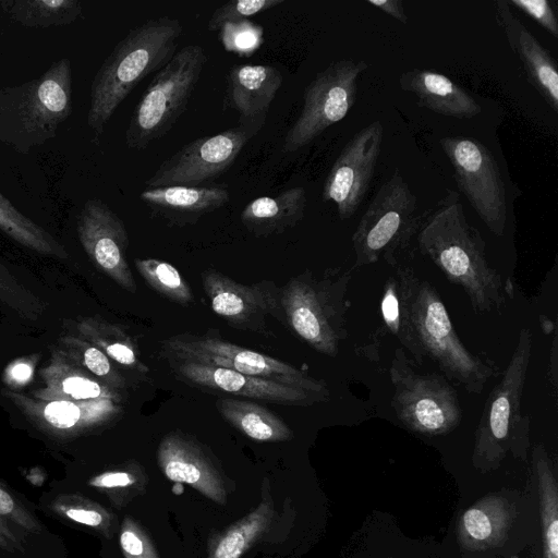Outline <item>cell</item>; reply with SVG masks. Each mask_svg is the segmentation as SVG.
<instances>
[{
    "instance_id": "cell-16",
    "label": "cell",
    "mask_w": 558,
    "mask_h": 558,
    "mask_svg": "<svg viewBox=\"0 0 558 558\" xmlns=\"http://www.w3.org/2000/svg\"><path fill=\"white\" fill-rule=\"evenodd\" d=\"M177 378L192 387L282 405L311 407L327 401L314 392L239 372L192 362H170Z\"/></svg>"
},
{
    "instance_id": "cell-38",
    "label": "cell",
    "mask_w": 558,
    "mask_h": 558,
    "mask_svg": "<svg viewBox=\"0 0 558 558\" xmlns=\"http://www.w3.org/2000/svg\"><path fill=\"white\" fill-rule=\"evenodd\" d=\"M63 390L75 399H93L102 395L99 384L82 377L66 378L63 381Z\"/></svg>"
},
{
    "instance_id": "cell-40",
    "label": "cell",
    "mask_w": 558,
    "mask_h": 558,
    "mask_svg": "<svg viewBox=\"0 0 558 558\" xmlns=\"http://www.w3.org/2000/svg\"><path fill=\"white\" fill-rule=\"evenodd\" d=\"M84 363L97 376L106 377L112 373L107 355L97 348L92 347L84 352Z\"/></svg>"
},
{
    "instance_id": "cell-2",
    "label": "cell",
    "mask_w": 558,
    "mask_h": 558,
    "mask_svg": "<svg viewBox=\"0 0 558 558\" xmlns=\"http://www.w3.org/2000/svg\"><path fill=\"white\" fill-rule=\"evenodd\" d=\"M416 233L421 253L463 289L475 313L502 306L501 275L486 256L482 234L468 222L457 192L447 189Z\"/></svg>"
},
{
    "instance_id": "cell-8",
    "label": "cell",
    "mask_w": 558,
    "mask_h": 558,
    "mask_svg": "<svg viewBox=\"0 0 558 558\" xmlns=\"http://www.w3.org/2000/svg\"><path fill=\"white\" fill-rule=\"evenodd\" d=\"M389 376L391 408L405 427L424 435H442L460 424L462 409L456 389L439 374L417 372L403 348L395 350Z\"/></svg>"
},
{
    "instance_id": "cell-19",
    "label": "cell",
    "mask_w": 558,
    "mask_h": 558,
    "mask_svg": "<svg viewBox=\"0 0 558 558\" xmlns=\"http://www.w3.org/2000/svg\"><path fill=\"white\" fill-rule=\"evenodd\" d=\"M496 21L504 31L513 53L520 59L531 85L555 112L558 111V69L551 53L511 12L507 1L498 0Z\"/></svg>"
},
{
    "instance_id": "cell-32",
    "label": "cell",
    "mask_w": 558,
    "mask_h": 558,
    "mask_svg": "<svg viewBox=\"0 0 558 558\" xmlns=\"http://www.w3.org/2000/svg\"><path fill=\"white\" fill-rule=\"evenodd\" d=\"M508 4L518 8L539 24L554 37H558L557 2L548 0H509Z\"/></svg>"
},
{
    "instance_id": "cell-21",
    "label": "cell",
    "mask_w": 558,
    "mask_h": 558,
    "mask_svg": "<svg viewBox=\"0 0 558 558\" xmlns=\"http://www.w3.org/2000/svg\"><path fill=\"white\" fill-rule=\"evenodd\" d=\"M140 198L154 214L185 223L223 207L230 195L223 185H172L145 189Z\"/></svg>"
},
{
    "instance_id": "cell-22",
    "label": "cell",
    "mask_w": 558,
    "mask_h": 558,
    "mask_svg": "<svg viewBox=\"0 0 558 558\" xmlns=\"http://www.w3.org/2000/svg\"><path fill=\"white\" fill-rule=\"evenodd\" d=\"M399 85L416 98L420 107L437 114L471 119L482 112L481 106L462 86L435 71H407L400 75Z\"/></svg>"
},
{
    "instance_id": "cell-36",
    "label": "cell",
    "mask_w": 558,
    "mask_h": 558,
    "mask_svg": "<svg viewBox=\"0 0 558 558\" xmlns=\"http://www.w3.org/2000/svg\"><path fill=\"white\" fill-rule=\"evenodd\" d=\"M46 420L58 428H69L80 418L78 408L68 401H54L45 408Z\"/></svg>"
},
{
    "instance_id": "cell-24",
    "label": "cell",
    "mask_w": 558,
    "mask_h": 558,
    "mask_svg": "<svg viewBox=\"0 0 558 558\" xmlns=\"http://www.w3.org/2000/svg\"><path fill=\"white\" fill-rule=\"evenodd\" d=\"M216 408L234 428L256 441H284L293 437L291 428L274 412L252 401L219 398Z\"/></svg>"
},
{
    "instance_id": "cell-28",
    "label": "cell",
    "mask_w": 558,
    "mask_h": 558,
    "mask_svg": "<svg viewBox=\"0 0 558 558\" xmlns=\"http://www.w3.org/2000/svg\"><path fill=\"white\" fill-rule=\"evenodd\" d=\"M0 229L16 241L38 251L52 252L57 248V243L53 239L45 230L22 215L1 193Z\"/></svg>"
},
{
    "instance_id": "cell-4",
    "label": "cell",
    "mask_w": 558,
    "mask_h": 558,
    "mask_svg": "<svg viewBox=\"0 0 558 558\" xmlns=\"http://www.w3.org/2000/svg\"><path fill=\"white\" fill-rule=\"evenodd\" d=\"M72 112V70L66 58L39 77L0 88V142L28 154L54 138Z\"/></svg>"
},
{
    "instance_id": "cell-5",
    "label": "cell",
    "mask_w": 558,
    "mask_h": 558,
    "mask_svg": "<svg viewBox=\"0 0 558 558\" xmlns=\"http://www.w3.org/2000/svg\"><path fill=\"white\" fill-rule=\"evenodd\" d=\"M353 269H327L322 276L307 269L280 289L286 325L307 345L327 356H337L348 337L345 296Z\"/></svg>"
},
{
    "instance_id": "cell-35",
    "label": "cell",
    "mask_w": 558,
    "mask_h": 558,
    "mask_svg": "<svg viewBox=\"0 0 558 558\" xmlns=\"http://www.w3.org/2000/svg\"><path fill=\"white\" fill-rule=\"evenodd\" d=\"M381 317L385 327L398 339L400 332V298L399 283L395 276L386 280L380 302Z\"/></svg>"
},
{
    "instance_id": "cell-43",
    "label": "cell",
    "mask_w": 558,
    "mask_h": 558,
    "mask_svg": "<svg viewBox=\"0 0 558 558\" xmlns=\"http://www.w3.org/2000/svg\"><path fill=\"white\" fill-rule=\"evenodd\" d=\"M557 335H554L549 355V381L554 390H557Z\"/></svg>"
},
{
    "instance_id": "cell-7",
    "label": "cell",
    "mask_w": 558,
    "mask_h": 558,
    "mask_svg": "<svg viewBox=\"0 0 558 558\" xmlns=\"http://www.w3.org/2000/svg\"><path fill=\"white\" fill-rule=\"evenodd\" d=\"M416 197L398 169L385 181L352 235L355 263L363 267L384 259L397 267V255L417 232Z\"/></svg>"
},
{
    "instance_id": "cell-10",
    "label": "cell",
    "mask_w": 558,
    "mask_h": 558,
    "mask_svg": "<svg viewBox=\"0 0 558 558\" xmlns=\"http://www.w3.org/2000/svg\"><path fill=\"white\" fill-rule=\"evenodd\" d=\"M367 66L363 60L344 58L316 74L305 87L303 108L284 137L286 153L308 145L349 113L356 101L359 78Z\"/></svg>"
},
{
    "instance_id": "cell-6",
    "label": "cell",
    "mask_w": 558,
    "mask_h": 558,
    "mask_svg": "<svg viewBox=\"0 0 558 558\" xmlns=\"http://www.w3.org/2000/svg\"><path fill=\"white\" fill-rule=\"evenodd\" d=\"M207 54L190 44L155 73L135 106L125 131L128 148L143 150L165 136L187 108Z\"/></svg>"
},
{
    "instance_id": "cell-33",
    "label": "cell",
    "mask_w": 558,
    "mask_h": 558,
    "mask_svg": "<svg viewBox=\"0 0 558 558\" xmlns=\"http://www.w3.org/2000/svg\"><path fill=\"white\" fill-rule=\"evenodd\" d=\"M120 545L125 558H158L146 534L129 519L124 520Z\"/></svg>"
},
{
    "instance_id": "cell-34",
    "label": "cell",
    "mask_w": 558,
    "mask_h": 558,
    "mask_svg": "<svg viewBox=\"0 0 558 558\" xmlns=\"http://www.w3.org/2000/svg\"><path fill=\"white\" fill-rule=\"evenodd\" d=\"M0 518L9 520L31 533H39L41 531V525L37 519L1 485Z\"/></svg>"
},
{
    "instance_id": "cell-15",
    "label": "cell",
    "mask_w": 558,
    "mask_h": 558,
    "mask_svg": "<svg viewBox=\"0 0 558 558\" xmlns=\"http://www.w3.org/2000/svg\"><path fill=\"white\" fill-rule=\"evenodd\" d=\"M384 140L376 120L359 130L331 166L323 189L324 202H332L341 220L351 218L368 193Z\"/></svg>"
},
{
    "instance_id": "cell-31",
    "label": "cell",
    "mask_w": 558,
    "mask_h": 558,
    "mask_svg": "<svg viewBox=\"0 0 558 558\" xmlns=\"http://www.w3.org/2000/svg\"><path fill=\"white\" fill-rule=\"evenodd\" d=\"M537 469L542 473L545 483L542 481L544 490V522H545V538H546V557L545 558H558V520H557V500L556 492L551 489L550 483L553 476H550V470L548 469L547 460L543 456V449L537 450Z\"/></svg>"
},
{
    "instance_id": "cell-12",
    "label": "cell",
    "mask_w": 558,
    "mask_h": 558,
    "mask_svg": "<svg viewBox=\"0 0 558 558\" xmlns=\"http://www.w3.org/2000/svg\"><path fill=\"white\" fill-rule=\"evenodd\" d=\"M532 349V333L522 328L508 365L484 404L476 433L480 453L499 454L511 439L526 435L529 416L521 413V401Z\"/></svg>"
},
{
    "instance_id": "cell-11",
    "label": "cell",
    "mask_w": 558,
    "mask_h": 558,
    "mask_svg": "<svg viewBox=\"0 0 558 558\" xmlns=\"http://www.w3.org/2000/svg\"><path fill=\"white\" fill-rule=\"evenodd\" d=\"M440 145L458 189L493 234L501 236L507 222V194L495 156L474 137L445 136Z\"/></svg>"
},
{
    "instance_id": "cell-44",
    "label": "cell",
    "mask_w": 558,
    "mask_h": 558,
    "mask_svg": "<svg viewBox=\"0 0 558 558\" xmlns=\"http://www.w3.org/2000/svg\"><path fill=\"white\" fill-rule=\"evenodd\" d=\"M32 374L31 367L26 364H17L12 369V376L19 381H25Z\"/></svg>"
},
{
    "instance_id": "cell-27",
    "label": "cell",
    "mask_w": 558,
    "mask_h": 558,
    "mask_svg": "<svg viewBox=\"0 0 558 558\" xmlns=\"http://www.w3.org/2000/svg\"><path fill=\"white\" fill-rule=\"evenodd\" d=\"M271 510L263 504L240 523L229 530L218 542L210 558H240L269 523Z\"/></svg>"
},
{
    "instance_id": "cell-23",
    "label": "cell",
    "mask_w": 558,
    "mask_h": 558,
    "mask_svg": "<svg viewBox=\"0 0 558 558\" xmlns=\"http://www.w3.org/2000/svg\"><path fill=\"white\" fill-rule=\"evenodd\" d=\"M306 191L295 186L276 196H260L241 211L242 225L255 236H269L294 228L304 217Z\"/></svg>"
},
{
    "instance_id": "cell-37",
    "label": "cell",
    "mask_w": 558,
    "mask_h": 558,
    "mask_svg": "<svg viewBox=\"0 0 558 558\" xmlns=\"http://www.w3.org/2000/svg\"><path fill=\"white\" fill-rule=\"evenodd\" d=\"M463 525L468 534L476 541H485L493 533L488 515L478 508H471L464 513Z\"/></svg>"
},
{
    "instance_id": "cell-14",
    "label": "cell",
    "mask_w": 558,
    "mask_h": 558,
    "mask_svg": "<svg viewBox=\"0 0 558 558\" xmlns=\"http://www.w3.org/2000/svg\"><path fill=\"white\" fill-rule=\"evenodd\" d=\"M202 284L214 313L232 328L272 338L267 317L286 324L280 289L272 281L242 284L209 268L202 274Z\"/></svg>"
},
{
    "instance_id": "cell-26",
    "label": "cell",
    "mask_w": 558,
    "mask_h": 558,
    "mask_svg": "<svg viewBox=\"0 0 558 558\" xmlns=\"http://www.w3.org/2000/svg\"><path fill=\"white\" fill-rule=\"evenodd\" d=\"M134 263L141 277L162 296L182 305L194 302L189 282L170 263L156 258H136Z\"/></svg>"
},
{
    "instance_id": "cell-25",
    "label": "cell",
    "mask_w": 558,
    "mask_h": 558,
    "mask_svg": "<svg viewBox=\"0 0 558 558\" xmlns=\"http://www.w3.org/2000/svg\"><path fill=\"white\" fill-rule=\"evenodd\" d=\"M0 4L10 19L33 28L68 25L82 14L78 0H4Z\"/></svg>"
},
{
    "instance_id": "cell-30",
    "label": "cell",
    "mask_w": 558,
    "mask_h": 558,
    "mask_svg": "<svg viewBox=\"0 0 558 558\" xmlns=\"http://www.w3.org/2000/svg\"><path fill=\"white\" fill-rule=\"evenodd\" d=\"M283 2L284 0H230L214 11L208 21V31H219L225 24L242 22Z\"/></svg>"
},
{
    "instance_id": "cell-3",
    "label": "cell",
    "mask_w": 558,
    "mask_h": 558,
    "mask_svg": "<svg viewBox=\"0 0 558 558\" xmlns=\"http://www.w3.org/2000/svg\"><path fill=\"white\" fill-rule=\"evenodd\" d=\"M183 33L179 19L159 16L132 28L98 69L90 86L87 124L101 134L129 94L174 56Z\"/></svg>"
},
{
    "instance_id": "cell-39",
    "label": "cell",
    "mask_w": 558,
    "mask_h": 558,
    "mask_svg": "<svg viewBox=\"0 0 558 558\" xmlns=\"http://www.w3.org/2000/svg\"><path fill=\"white\" fill-rule=\"evenodd\" d=\"M135 482L132 474L122 471L106 472L93 477L89 485L96 488H118L126 487Z\"/></svg>"
},
{
    "instance_id": "cell-9",
    "label": "cell",
    "mask_w": 558,
    "mask_h": 558,
    "mask_svg": "<svg viewBox=\"0 0 558 558\" xmlns=\"http://www.w3.org/2000/svg\"><path fill=\"white\" fill-rule=\"evenodd\" d=\"M161 348L162 355L169 362H192L223 367L304 389L327 400L330 397L325 381L311 377L286 362L217 337L182 333L163 340Z\"/></svg>"
},
{
    "instance_id": "cell-13",
    "label": "cell",
    "mask_w": 558,
    "mask_h": 558,
    "mask_svg": "<svg viewBox=\"0 0 558 558\" xmlns=\"http://www.w3.org/2000/svg\"><path fill=\"white\" fill-rule=\"evenodd\" d=\"M255 132L239 125L183 145L145 181L146 189L202 185L223 174Z\"/></svg>"
},
{
    "instance_id": "cell-20",
    "label": "cell",
    "mask_w": 558,
    "mask_h": 558,
    "mask_svg": "<svg viewBox=\"0 0 558 558\" xmlns=\"http://www.w3.org/2000/svg\"><path fill=\"white\" fill-rule=\"evenodd\" d=\"M158 464L170 481L189 484L208 498L225 502L226 492L218 471L189 437L180 433L165 436L158 447Z\"/></svg>"
},
{
    "instance_id": "cell-17",
    "label": "cell",
    "mask_w": 558,
    "mask_h": 558,
    "mask_svg": "<svg viewBox=\"0 0 558 558\" xmlns=\"http://www.w3.org/2000/svg\"><path fill=\"white\" fill-rule=\"evenodd\" d=\"M78 231L98 266L121 287L136 292L137 287L126 262L128 232L120 217L101 199H89L80 214Z\"/></svg>"
},
{
    "instance_id": "cell-18",
    "label": "cell",
    "mask_w": 558,
    "mask_h": 558,
    "mask_svg": "<svg viewBox=\"0 0 558 558\" xmlns=\"http://www.w3.org/2000/svg\"><path fill=\"white\" fill-rule=\"evenodd\" d=\"M283 77L271 65L238 64L227 74V105L240 114V125L255 133L262 128Z\"/></svg>"
},
{
    "instance_id": "cell-29",
    "label": "cell",
    "mask_w": 558,
    "mask_h": 558,
    "mask_svg": "<svg viewBox=\"0 0 558 558\" xmlns=\"http://www.w3.org/2000/svg\"><path fill=\"white\" fill-rule=\"evenodd\" d=\"M51 508L59 515L78 524L102 530L109 524V515L105 509L77 495H61L56 498Z\"/></svg>"
},
{
    "instance_id": "cell-1",
    "label": "cell",
    "mask_w": 558,
    "mask_h": 558,
    "mask_svg": "<svg viewBox=\"0 0 558 558\" xmlns=\"http://www.w3.org/2000/svg\"><path fill=\"white\" fill-rule=\"evenodd\" d=\"M396 268L401 315L399 342L416 363L429 359L446 379L480 395L495 375V365L471 352L460 340L432 282L418 277L411 267Z\"/></svg>"
},
{
    "instance_id": "cell-41",
    "label": "cell",
    "mask_w": 558,
    "mask_h": 558,
    "mask_svg": "<svg viewBox=\"0 0 558 558\" xmlns=\"http://www.w3.org/2000/svg\"><path fill=\"white\" fill-rule=\"evenodd\" d=\"M367 3L372 4L378 10H381L401 23L408 22L403 1L401 0H368Z\"/></svg>"
},
{
    "instance_id": "cell-42",
    "label": "cell",
    "mask_w": 558,
    "mask_h": 558,
    "mask_svg": "<svg viewBox=\"0 0 558 558\" xmlns=\"http://www.w3.org/2000/svg\"><path fill=\"white\" fill-rule=\"evenodd\" d=\"M0 549H4L7 551H22L23 547L20 544L19 539L12 532V530L7 524V520L0 518Z\"/></svg>"
}]
</instances>
